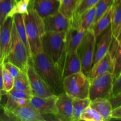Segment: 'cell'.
I'll use <instances>...</instances> for the list:
<instances>
[{
    "mask_svg": "<svg viewBox=\"0 0 121 121\" xmlns=\"http://www.w3.org/2000/svg\"><path fill=\"white\" fill-rule=\"evenodd\" d=\"M31 63L37 73L54 95H59L65 92L61 69L42 50L32 57Z\"/></svg>",
    "mask_w": 121,
    "mask_h": 121,
    "instance_id": "obj_1",
    "label": "cell"
},
{
    "mask_svg": "<svg viewBox=\"0 0 121 121\" xmlns=\"http://www.w3.org/2000/svg\"><path fill=\"white\" fill-rule=\"evenodd\" d=\"M24 22L26 34L32 57L42 50L41 40L45 33L43 19L31 7L28 12L22 14Z\"/></svg>",
    "mask_w": 121,
    "mask_h": 121,
    "instance_id": "obj_2",
    "label": "cell"
},
{
    "mask_svg": "<svg viewBox=\"0 0 121 121\" xmlns=\"http://www.w3.org/2000/svg\"><path fill=\"white\" fill-rule=\"evenodd\" d=\"M66 31H46L41 40L43 53L61 69Z\"/></svg>",
    "mask_w": 121,
    "mask_h": 121,
    "instance_id": "obj_3",
    "label": "cell"
},
{
    "mask_svg": "<svg viewBox=\"0 0 121 121\" xmlns=\"http://www.w3.org/2000/svg\"><path fill=\"white\" fill-rule=\"evenodd\" d=\"M64 92L72 98H89L90 79L82 72L72 74L63 80Z\"/></svg>",
    "mask_w": 121,
    "mask_h": 121,
    "instance_id": "obj_4",
    "label": "cell"
},
{
    "mask_svg": "<svg viewBox=\"0 0 121 121\" xmlns=\"http://www.w3.org/2000/svg\"><path fill=\"white\" fill-rule=\"evenodd\" d=\"M5 62L11 63L27 73V67L29 64L28 52L17 32L14 24L13 27L10 50L4 59V63Z\"/></svg>",
    "mask_w": 121,
    "mask_h": 121,
    "instance_id": "obj_5",
    "label": "cell"
},
{
    "mask_svg": "<svg viewBox=\"0 0 121 121\" xmlns=\"http://www.w3.org/2000/svg\"><path fill=\"white\" fill-rule=\"evenodd\" d=\"M96 41L93 31L90 28L86 33L77 49L81 61V72L87 76L93 66Z\"/></svg>",
    "mask_w": 121,
    "mask_h": 121,
    "instance_id": "obj_6",
    "label": "cell"
},
{
    "mask_svg": "<svg viewBox=\"0 0 121 121\" xmlns=\"http://www.w3.org/2000/svg\"><path fill=\"white\" fill-rule=\"evenodd\" d=\"M113 74L106 73L90 79L89 98L91 100L98 98L109 99L112 96Z\"/></svg>",
    "mask_w": 121,
    "mask_h": 121,
    "instance_id": "obj_7",
    "label": "cell"
},
{
    "mask_svg": "<svg viewBox=\"0 0 121 121\" xmlns=\"http://www.w3.org/2000/svg\"><path fill=\"white\" fill-rule=\"evenodd\" d=\"M86 32L87 31H85L82 28L79 18L70 19V26L67 30L66 31L65 48H64L61 63H62L63 58L66 53L77 50Z\"/></svg>",
    "mask_w": 121,
    "mask_h": 121,
    "instance_id": "obj_8",
    "label": "cell"
},
{
    "mask_svg": "<svg viewBox=\"0 0 121 121\" xmlns=\"http://www.w3.org/2000/svg\"><path fill=\"white\" fill-rule=\"evenodd\" d=\"M27 75L32 95L43 98L56 95L37 73L32 64L31 60L29 61V64L27 67Z\"/></svg>",
    "mask_w": 121,
    "mask_h": 121,
    "instance_id": "obj_9",
    "label": "cell"
},
{
    "mask_svg": "<svg viewBox=\"0 0 121 121\" xmlns=\"http://www.w3.org/2000/svg\"><path fill=\"white\" fill-rule=\"evenodd\" d=\"M13 24V17H7L0 27V65L3 64L10 50Z\"/></svg>",
    "mask_w": 121,
    "mask_h": 121,
    "instance_id": "obj_10",
    "label": "cell"
},
{
    "mask_svg": "<svg viewBox=\"0 0 121 121\" xmlns=\"http://www.w3.org/2000/svg\"><path fill=\"white\" fill-rule=\"evenodd\" d=\"M11 121H44V118L40 112L32 107L30 104L19 106L13 111L5 112Z\"/></svg>",
    "mask_w": 121,
    "mask_h": 121,
    "instance_id": "obj_11",
    "label": "cell"
},
{
    "mask_svg": "<svg viewBox=\"0 0 121 121\" xmlns=\"http://www.w3.org/2000/svg\"><path fill=\"white\" fill-rule=\"evenodd\" d=\"M57 98V95H53L46 98L32 95L29 100V104L43 115H52L55 116L58 113L56 105Z\"/></svg>",
    "mask_w": 121,
    "mask_h": 121,
    "instance_id": "obj_12",
    "label": "cell"
},
{
    "mask_svg": "<svg viewBox=\"0 0 121 121\" xmlns=\"http://www.w3.org/2000/svg\"><path fill=\"white\" fill-rule=\"evenodd\" d=\"M73 98L65 92L57 95L56 105L58 113L55 115L56 120L72 121L73 116Z\"/></svg>",
    "mask_w": 121,
    "mask_h": 121,
    "instance_id": "obj_13",
    "label": "cell"
},
{
    "mask_svg": "<svg viewBox=\"0 0 121 121\" xmlns=\"http://www.w3.org/2000/svg\"><path fill=\"white\" fill-rule=\"evenodd\" d=\"M81 61L77 50L66 53L63 58L61 63L63 79L72 74L81 72Z\"/></svg>",
    "mask_w": 121,
    "mask_h": 121,
    "instance_id": "obj_14",
    "label": "cell"
},
{
    "mask_svg": "<svg viewBox=\"0 0 121 121\" xmlns=\"http://www.w3.org/2000/svg\"><path fill=\"white\" fill-rule=\"evenodd\" d=\"M45 31H66L70 23V19L64 16L60 12L49 15L43 19Z\"/></svg>",
    "mask_w": 121,
    "mask_h": 121,
    "instance_id": "obj_15",
    "label": "cell"
},
{
    "mask_svg": "<svg viewBox=\"0 0 121 121\" xmlns=\"http://www.w3.org/2000/svg\"><path fill=\"white\" fill-rule=\"evenodd\" d=\"M60 5L57 0H31L29 7L44 19L59 12Z\"/></svg>",
    "mask_w": 121,
    "mask_h": 121,
    "instance_id": "obj_16",
    "label": "cell"
},
{
    "mask_svg": "<svg viewBox=\"0 0 121 121\" xmlns=\"http://www.w3.org/2000/svg\"><path fill=\"white\" fill-rule=\"evenodd\" d=\"M98 39H99V41L97 44L96 43L93 65L102 59L109 50L110 46L113 39L111 26L104 31Z\"/></svg>",
    "mask_w": 121,
    "mask_h": 121,
    "instance_id": "obj_17",
    "label": "cell"
},
{
    "mask_svg": "<svg viewBox=\"0 0 121 121\" xmlns=\"http://www.w3.org/2000/svg\"><path fill=\"white\" fill-rule=\"evenodd\" d=\"M113 58L109 52L106 55L92 66L87 77L89 79H92L96 77L106 73L113 74Z\"/></svg>",
    "mask_w": 121,
    "mask_h": 121,
    "instance_id": "obj_18",
    "label": "cell"
},
{
    "mask_svg": "<svg viewBox=\"0 0 121 121\" xmlns=\"http://www.w3.org/2000/svg\"><path fill=\"white\" fill-rule=\"evenodd\" d=\"M90 106L95 109L104 119V121L111 120L112 107L109 99L98 98L92 100Z\"/></svg>",
    "mask_w": 121,
    "mask_h": 121,
    "instance_id": "obj_19",
    "label": "cell"
},
{
    "mask_svg": "<svg viewBox=\"0 0 121 121\" xmlns=\"http://www.w3.org/2000/svg\"><path fill=\"white\" fill-rule=\"evenodd\" d=\"M112 11L113 6L110 8L95 23L91 26V29L93 31L95 37L96 39H98L100 34L111 26Z\"/></svg>",
    "mask_w": 121,
    "mask_h": 121,
    "instance_id": "obj_20",
    "label": "cell"
},
{
    "mask_svg": "<svg viewBox=\"0 0 121 121\" xmlns=\"http://www.w3.org/2000/svg\"><path fill=\"white\" fill-rule=\"evenodd\" d=\"M13 18H14V24L15 28H16L17 32L20 39L22 41V43L25 45L27 50L28 57H29V61L30 60H31L32 55L31 53L30 48L29 44H28V39H27V34H26V28H25L24 22L22 15L20 14H15L13 16Z\"/></svg>",
    "mask_w": 121,
    "mask_h": 121,
    "instance_id": "obj_21",
    "label": "cell"
},
{
    "mask_svg": "<svg viewBox=\"0 0 121 121\" xmlns=\"http://www.w3.org/2000/svg\"><path fill=\"white\" fill-rule=\"evenodd\" d=\"M111 27L113 38L116 39L121 27V0L115 3L113 5Z\"/></svg>",
    "mask_w": 121,
    "mask_h": 121,
    "instance_id": "obj_22",
    "label": "cell"
},
{
    "mask_svg": "<svg viewBox=\"0 0 121 121\" xmlns=\"http://www.w3.org/2000/svg\"><path fill=\"white\" fill-rule=\"evenodd\" d=\"M73 116L72 121H80V117L84 110L90 106L91 100L89 98L85 99L73 98Z\"/></svg>",
    "mask_w": 121,
    "mask_h": 121,
    "instance_id": "obj_23",
    "label": "cell"
},
{
    "mask_svg": "<svg viewBox=\"0 0 121 121\" xmlns=\"http://www.w3.org/2000/svg\"><path fill=\"white\" fill-rule=\"evenodd\" d=\"M96 9L95 6L87 9L78 18L80 21V26L85 31H87L91 28V26L93 24L95 18Z\"/></svg>",
    "mask_w": 121,
    "mask_h": 121,
    "instance_id": "obj_24",
    "label": "cell"
},
{
    "mask_svg": "<svg viewBox=\"0 0 121 121\" xmlns=\"http://www.w3.org/2000/svg\"><path fill=\"white\" fill-rule=\"evenodd\" d=\"M79 0H62L59 11L69 19H72Z\"/></svg>",
    "mask_w": 121,
    "mask_h": 121,
    "instance_id": "obj_25",
    "label": "cell"
},
{
    "mask_svg": "<svg viewBox=\"0 0 121 121\" xmlns=\"http://www.w3.org/2000/svg\"><path fill=\"white\" fill-rule=\"evenodd\" d=\"M99 0H80L76 8L72 18L78 19L87 9L96 5Z\"/></svg>",
    "mask_w": 121,
    "mask_h": 121,
    "instance_id": "obj_26",
    "label": "cell"
},
{
    "mask_svg": "<svg viewBox=\"0 0 121 121\" xmlns=\"http://www.w3.org/2000/svg\"><path fill=\"white\" fill-rule=\"evenodd\" d=\"M114 4L115 0H99L95 5L96 14L93 24L95 23Z\"/></svg>",
    "mask_w": 121,
    "mask_h": 121,
    "instance_id": "obj_27",
    "label": "cell"
},
{
    "mask_svg": "<svg viewBox=\"0 0 121 121\" xmlns=\"http://www.w3.org/2000/svg\"><path fill=\"white\" fill-rule=\"evenodd\" d=\"M80 121H104L102 116L91 106L86 108L81 113Z\"/></svg>",
    "mask_w": 121,
    "mask_h": 121,
    "instance_id": "obj_28",
    "label": "cell"
},
{
    "mask_svg": "<svg viewBox=\"0 0 121 121\" xmlns=\"http://www.w3.org/2000/svg\"><path fill=\"white\" fill-rule=\"evenodd\" d=\"M15 90L22 91H27L31 92L30 86L28 82L27 73H24L21 76L14 80L13 88Z\"/></svg>",
    "mask_w": 121,
    "mask_h": 121,
    "instance_id": "obj_29",
    "label": "cell"
},
{
    "mask_svg": "<svg viewBox=\"0 0 121 121\" xmlns=\"http://www.w3.org/2000/svg\"><path fill=\"white\" fill-rule=\"evenodd\" d=\"M31 0H18L7 17H13L17 14H23L28 12Z\"/></svg>",
    "mask_w": 121,
    "mask_h": 121,
    "instance_id": "obj_30",
    "label": "cell"
},
{
    "mask_svg": "<svg viewBox=\"0 0 121 121\" xmlns=\"http://www.w3.org/2000/svg\"><path fill=\"white\" fill-rule=\"evenodd\" d=\"M121 73V45L118 46L113 55V81Z\"/></svg>",
    "mask_w": 121,
    "mask_h": 121,
    "instance_id": "obj_31",
    "label": "cell"
},
{
    "mask_svg": "<svg viewBox=\"0 0 121 121\" xmlns=\"http://www.w3.org/2000/svg\"><path fill=\"white\" fill-rule=\"evenodd\" d=\"M17 0H0V15L4 20L6 18Z\"/></svg>",
    "mask_w": 121,
    "mask_h": 121,
    "instance_id": "obj_32",
    "label": "cell"
},
{
    "mask_svg": "<svg viewBox=\"0 0 121 121\" xmlns=\"http://www.w3.org/2000/svg\"><path fill=\"white\" fill-rule=\"evenodd\" d=\"M2 79H3V85L4 91L6 93L13 89L14 83V79L9 72L6 69L2 64Z\"/></svg>",
    "mask_w": 121,
    "mask_h": 121,
    "instance_id": "obj_33",
    "label": "cell"
},
{
    "mask_svg": "<svg viewBox=\"0 0 121 121\" xmlns=\"http://www.w3.org/2000/svg\"><path fill=\"white\" fill-rule=\"evenodd\" d=\"M7 95L13 98H15V99H30L31 97L32 94L30 92L18 91V90H15L13 89L7 93Z\"/></svg>",
    "mask_w": 121,
    "mask_h": 121,
    "instance_id": "obj_34",
    "label": "cell"
},
{
    "mask_svg": "<svg viewBox=\"0 0 121 121\" xmlns=\"http://www.w3.org/2000/svg\"><path fill=\"white\" fill-rule=\"evenodd\" d=\"M3 66L9 72V73L13 76L14 79L18 78L20 76L22 75L24 73H25L23 71L21 70L20 68H18L17 66L13 65L11 63L5 62L3 63Z\"/></svg>",
    "mask_w": 121,
    "mask_h": 121,
    "instance_id": "obj_35",
    "label": "cell"
},
{
    "mask_svg": "<svg viewBox=\"0 0 121 121\" xmlns=\"http://www.w3.org/2000/svg\"><path fill=\"white\" fill-rule=\"evenodd\" d=\"M121 92V73L117 79L113 81L112 86V96H115Z\"/></svg>",
    "mask_w": 121,
    "mask_h": 121,
    "instance_id": "obj_36",
    "label": "cell"
},
{
    "mask_svg": "<svg viewBox=\"0 0 121 121\" xmlns=\"http://www.w3.org/2000/svg\"><path fill=\"white\" fill-rule=\"evenodd\" d=\"M109 100L112 105V109L121 106V92L115 96L111 97Z\"/></svg>",
    "mask_w": 121,
    "mask_h": 121,
    "instance_id": "obj_37",
    "label": "cell"
},
{
    "mask_svg": "<svg viewBox=\"0 0 121 121\" xmlns=\"http://www.w3.org/2000/svg\"><path fill=\"white\" fill-rule=\"evenodd\" d=\"M111 118L121 119V106L112 109L111 113Z\"/></svg>",
    "mask_w": 121,
    "mask_h": 121,
    "instance_id": "obj_38",
    "label": "cell"
},
{
    "mask_svg": "<svg viewBox=\"0 0 121 121\" xmlns=\"http://www.w3.org/2000/svg\"><path fill=\"white\" fill-rule=\"evenodd\" d=\"M0 91L3 95H7L5 91H4L3 85V79H2V64L0 65Z\"/></svg>",
    "mask_w": 121,
    "mask_h": 121,
    "instance_id": "obj_39",
    "label": "cell"
},
{
    "mask_svg": "<svg viewBox=\"0 0 121 121\" xmlns=\"http://www.w3.org/2000/svg\"><path fill=\"white\" fill-rule=\"evenodd\" d=\"M11 121V119L7 117L4 110L3 106L0 105V121Z\"/></svg>",
    "mask_w": 121,
    "mask_h": 121,
    "instance_id": "obj_40",
    "label": "cell"
},
{
    "mask_svg": "<svg viewBox=\"0 0 121 121\" xmlns=\"http://www.w3.org/2000/svg\"><path fill=\"white\" fill-rule=\"evenodd\" d=\"M116 40H117V43H118L119 46H120L121 44V27L119 31V33H118V36H117V39H116Z\"/></svg>",
    "mask_w": 121,
    "mask_h": 121,
    "instance_id": "obj_41",
    "label": "cell"
},
{
    "mask_svg": "<svg viewBox=\"0 0 121 121\" xmlns=\"http://www.w3.org/2000/svg\"><path fill=\"white\" fill-rule=\"evenodd\" d=\"M4 21V20L2 18V17H1V15H0V27H1V26L2 25V24L3 23Z\"/></svg>",
    "mask_w": 121,
    "mask_h": 121,
    "instance_id": "obj_42",
    "label": "cell"
},
{
    "mask_svg": "<svg viewBox=\"0 0 121 121\" xmlns=\"http://www.w3.org/2000/svg\"><path fill=\"white\" fill-rule=\"evenodd\" d=\"M2 93H1V92L0 91V105H1V99H2Z\"/></svg>",
    "mask_w": 121,
    "mask_h": 121,
    "instance_id": "obj_43",
    "label": "cell"
},
{
    "mask_svg": "<svg viewBox=\"0 0 121 121\" xmlns=\"http://www.w3.org/2000/svg\"><path fill=\"white\" fill-rule=\"evenodd\" d=\"M120 0H115V3H116V2H118V1H119Z\"/></svg>",
    "mask_w": 121,
    "mask_h": 121,
    "instance_id": "obj_44",
    "label": "cell"
},
{
    "mask_svg": "<svg viewBox=\"0 0 121 121\" xmlns=\"http://www.w3.org/2000/svg\"><path fill=\"white\" fill-rule=\"evenodd\" d=\"M57 1H58L59 2H60V3H61V2L62 1V0H57Z\"/></svg>",
    "mask_w": 121,
    "mask_h": 121,
    "instance_id": "obj_45",
    "label": "cell"
},
{
    "mask_svg": "<svg viewBox=\"0 0 121 121\" xmlns=\"http://www.w3.org/2000/svg\"><path fill=\"white\" fill-rule=\"evenodd\" d=\"M79 1H80V0H79V1H78V2H79Z\"/></svg>",
    "mask_w": 121,
    "mask_h": 121,
    "instance_id": "obj_46",
    "label": "cell"
},
{
    "mask_svg": "<svg viewBox=\"0 0 121 121\" xmlns=\"http://www.w3.org/2000/svg\"><path fill=\"white\" fill-rule=\"evenodd\" d=\"M17 1H18V0H17Z\"/></svg>",
    "mask_w": 121,
    "mask_h": 121,
    "instance_id": "obj_47",
    "label": "cell"
},
{
    "mask_svg": "<svg viewBox=\"0 0 121 121\" xmlns=\"http://www.w3.org/2000/svg\"></svg>",
    "mask_w": 121,
    "mask_h": 121,
    "instance_id": "obj_48",
    "label": "cell"
}]
</instances>
